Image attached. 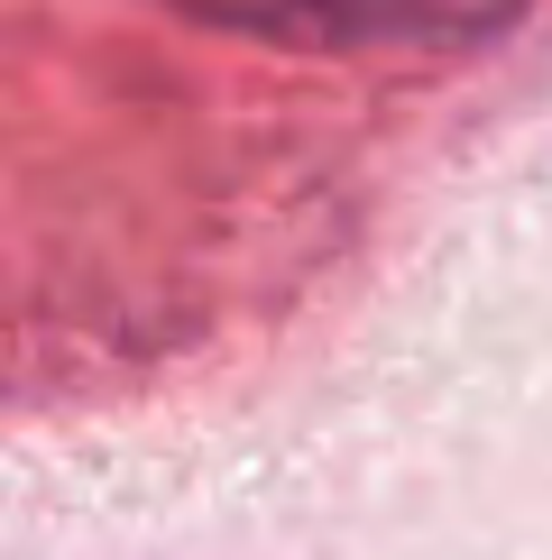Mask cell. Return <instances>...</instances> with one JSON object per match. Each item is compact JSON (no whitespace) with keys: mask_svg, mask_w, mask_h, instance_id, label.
Wrapping results in <instances>:
<instances>
[{"mask_svg":"<svg viewBox=\"0 0 552 560\" xmlns=\"http://www.w3.org/2000/svg\"><path fill=\"white\" fill-rule=\"evenodd\" d=\"M166 10L276 46H470L506 28L525 0H166Z\"/></svg>","mask_w":552,"mask_h":560,"instance_id":"1","label":"cell"}]
</instances>
